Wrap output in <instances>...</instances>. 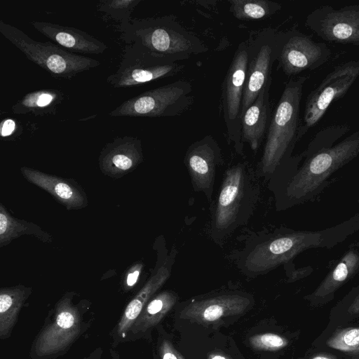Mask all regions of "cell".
<instances>
[{"instance_id":"14","label":"cell","mask_w":359,"mask_h":359,"mask_svg":"<svg viewBox=\"0 0 359 359\" xmlns=\"http://www.w3.org/2000/svg\"><path fill=\"white\" fill-rule=\"evenodd\" d=\"M306 25L327 41L359 46V5L321 6L307 15Z\"/></svg>"},{"instance_id":"19","label":"cell","mask_w":359,"mask_h":359,"mask_svg":"<svg viewBox=\"0 0 359 359\" xmlns=\"http://www.w3.org/2000/svg\"><path fill=\"white\" fill-rule=\"evenodd\" d=\"M20 172L29 182L48 192L68 210H79L88 205L85 191L74 179L60 177L26 166L22 167Z\"/></svg>"},{"instance_id":"35","label":"cell","mask_w":359,"mask_h":359,"mask_svg":"<svg viewBox=\"0 0 359 359\" xmlns=\"http://www.w3.org/2000/svg\"><path fill=\"white\" fill-rule=\"evenodd\" d=\"M348 311L350 314H359V294L351 304Z\"/></svg>"},{"instance_id":"1","label":"cell","mask_w":359,"mask_h":359,"mask_svg":"<svg viewBox=\"0 0 359 359\" xmlns=\"http://www.w3.org/2000/svg\"><path fill=\"white\" fill-rule=\"evenodd\" d=\"M359 154V130L342 141L306 158L296 168L290 159L277 168L266 182L277 210H285L305 199L332 172Z\"/></svg>"},{"instance_id":"23","label":"cell","mask_w":359,"mask_h":359,"mask_svg":"<svg viewBox=\"0 0 359 359\" xmlns=\"http://www.w3.org/2000/svg\"><path fill=\"white\" fill-rule=\"evenodd\" d=\"M31 293L24 285L2 287L0 290V338L9 337L19 313Z\"/></svg>"},{"instance_id":"36","label":"cell","mask_w":359,"mask_h":359,"mask_svg":"<svg viewBox=\"0 0 359 359\" xmlns=\"http://www.w3.org/2000/svg\"><path fill=\"white\" fill-rule=\"evenodd\" d=\"M311 359H336L333 355L328 353H318Z\"/></svg>"},{"instance_id":"29","label":"cell","mask_w":359,"mask_h":359,"mask_svg":"<svg viewBox=\"0 0 359 359\" xmlns=\"http://www.w3.org/2000/svg\"><path fill=\"white\" fill-rule=\"evenodd\" d=\"M350 130L346 124L332 125L318 131L312 139L306 149L301 154L305 158H309L319 151L331 147L333 144Z\"/></svg>"},{"instance_id":"33","label":"cell","mask_w":359,"mask_h":359,"mask_svg":"<svg viewBox=\"0 0 359 359\" xmlns=\"http://www.w3.org/2000/svg\"><path fill=\"white\" fill-rule=\"evenodd\" d=\"M142 269V263L137 262L128 269L125 279V285L128 289L133 287L136 284Z\"/></svg>"},{"instance_id":"9","label":"cell","mask_w":359,"mask_h":359,"mask_svg":"<svg viewBox=\"0 0 359 359\" xmlns=\"http://www.w3.org/2000/svg\"><path fill=\"white\" fill-rule=\"evenodd\" d=\"M83 328L79 308L66 294L56 304L51 320L41 330L32 348L34 358H48L66 351Z\"/></svg>"},{"instance_id":"26","label":"cell","mask_w":359,"mask_h":359,"mask_svg":"<svg viewBox=\"0 0 359 359\" xmlns=\"http://www.w3.org/2000/svg\"><path fill=\"white\" fill-rule=\"evenodd\" d=\"M230 11L238 20H260L281 8V4L268 0H229Z\"/></svg>"},{"instance_id":"7","label":"cell","mask_w":359,"mask_h":359,"mask_svg":"<svg viewBox=\"0 0 359 359\" xmlns=\"http://www.w3.org/2000/svg\"><path fill=\"white\" fill-rule=\"evenodd\" d=\"M192 86L179 79L149 90L124 101L109 113L110 116L172 117L187 111L194 102Z\"/></svg>"},{"instance_id":"6","label":"cell","mask_w":359,"mask_h":359,"mask_svg":"<svg viewBox=\"0 0 359 359\" xmlns=\"http://www.w3.org/2000/svg\"><path fill=\"white\" fill-rule=\"evenodd\" d=\"M0 32L29 60L55 78L69 79L100 65L98 60L69 52L52 42L35 41L19 28L2 20Z\"/></svg>"},{"instance_id":"21","label":"cell","mask_w":359,"mask_h":359,"mask_svg":"<svg viewBox=\"0 0 359 359\" xmlns=\"http://www.w3.org/2000/svg\"><path fill=\"white\" fill-rule=\"evenodd\" d=\"M272 79L263 88L255 101L247 109L241 118L242 142L248 144L257 153L269 130L272 112L269 101V89Z\"/></svg>"},{"instance_id":"2","label":"cell","mask_w":359,"mask_h":359,"mask_svg":"<svg viewBox=\"0 0 359 359\" xmlns=\"http://www.w3.org/2000/svg\"><path fill=\"white\" fill-rule=\"evenodd\" d=\"M260 196L259 179L251 164L243 161L229 165L211 202L208 226L210 239L222 247L238 229L249 222Z\"/></svg>"},{"instance_id":"15","label":"cell","mask_w":359,"mask_h":359,"mask_svg":"<svg viewBox=\"0 0 359 359\" xmlns=\"http://www.w3.org/2000/svg\"><path fill=\"white\" fill-rule=\"evenodd\" d=\"M183 162L194 191L203 193L211 203L216 174L224 164L222 151L217 141L211 135H207L193 142L187 149Z\"/></svg>"},{"instance_id":"4","label":"cell","mask_w":359,"mask_h":359,"mask_svg":"<svg viewBox=\"0 0 359 359\" xmlns=\"http://www.w3.org/2000/svg\"><path fill=\"white\" fill-rule=\"evenodd\" d=\"M306 79H292L285 84L272 114L262 155L255 168L257 177L266 184L275 170L292 158L298 142L300 104Z\"/></svg>"},{"instance_id":"20","label":"cell","mask_w":359,"mask_h":359,"mask_svg":"<svg viewBox=\"0 0 359 359\" xmlns=\"http://www.w3.org/2000/svg\"><path fill=\"white\" fill-rule=\"evenodd\" d=\"M32 27L57 45L77 54H101L107 46L91 34L79 29L49 22L34 20Z\"/></svg>"},{"instance_id":"3","label":"cell","mask_w":359,"mask_h":359,"mask_svg":"<svg viewBox=\"0 0 359 359\" xmlns=\"http://www.w3.org/2000/svg\"><path fill=\"white\" fill-rule=\"evenodd\" d=\"M239 236L238 248L226 257L237 269L250 278L266 274L289 262L309 244V234L285 227L246 229Z\"/></svg>"},{"instance_id":"31","label":"cell","mask_w":359,"mask_h":359,"mask_svg":"<svg viewBox=\"0 0 359 359\" xmlns=\"http://www.w3.org/2000/svg\"><path fill=\"white\" fill-rule=\"evenodd\" d=\"M250 345L255 349L263 351H277L285 347L287 340L274 333H263L252 336L250 339Z\"/></svg>"},{"instance_id":"5","label":"cell","mask_w":359,"mask_h":359,"mask_svg":"<svg viewBox=\"0 0 359 359\" xmlns=\"http://www.w3.org/2000/svg\"><path fill=\"white\" fill-rule=\"evenodd\" d=\"M122 35L127 44L137 43L162 65L177 63L208 50L199 38L184 28L172 15L132 19L130 28Z\"/></svg>"},{"instance_id":"11","label":"cell","mask_w":359,"mask_h":359,"mask_svg":"<svg viewBox=\"0 0 359 359\" xmlns=\"http://www.w3.org/2000/svg\"><path fill=\"white\" fill-rule=\"evenodd\" d=\"M359 77V60L334 67L307 96L298 141L322 118L330 105L348 91Z\"/></svg>"},{"instance_id":"27","label":"cell","mask_w":359,"mask_h":359,"mask_svg":"<svg viewBox=\"0 0 359 359\" xmlns=\"http://www.w3.org/2000/svg\"><path fill=\"white\" fill-rule=\"evenodd\" d=\"M141 0H101L97 10L104 20H112L119 24L120 32L125 33L131 25V13Z\"/></svg>"},{"instance_id":"32","label":"cell","mask_w":359,"mask_h":359,"mask_svg":"<svg viewBox=\"0 0 359 359\" xmlns=\"http://www.w3.org/2000/svg\"><path fill=\"white\" fill-rule=\"evenodd\" d=\"M158 351L161 359H184L168 339L161 341Z\"/></svg>"},{"instance_id":"30","label":"cell","mask_w":359,"mask_h":359,"mask_svg":"<svg viewBox=\"0 0 359 359\" xmlns=\"http://www.w3.org/2000/svg\"><path fill=\"white\" fill-rule=\"evenodd\" d=\"M327 344L334 349L348 353H359V327L336 330Z\"/></svg>"},{"instance_id":"28","label":"cell","mask_w":359,"mask_h":359,"mask_svg":"<svg viewBox=\"0 0 359 359\" xmlns=\"http://www.w3.org/2000/svg\"><path fill=\"white\" fill-rule=\"evenodd\" d=\"M359 265V257L350 252L339 262L313 294L315 297H325L333 292Z\"/></svg>"},{"instance_id":"10","label":"cell","mask_w":359,"mask_h":359,"mask_svg":"<svg viewBox=\"0 0 359 359\" xmlns=\"http://www.w3.org/2000/svg\"><path fill=\"white\" fill-rule=\"evenodd\" d=\"M184 66L178 63L162 65L145 48L133 42L128 43L116 72L107 78L115 88L140 86L179 74Z\"/></svg>"},{"instance_id":"16","label":"cell","mask_w":359,"mask_h":359,"mask_svg":"<svg viewBox=\"0 0 359 359\" xmlns=\"http://www.w3.org/2000/svg\"><path fill=\"white\" fill-rule=\"evenodd\" d=\"M332 52L325 43L316 42L299 32H286L278 57L279 65L287 76L315 69L327 62Z\"/></svg>"},{"instance_id":"8","label":"cell","mask_w":359,"mask_h":359,"mask_svg":"<svg viewBox=\"0 0 359 359\" xmlns=\"http://www.w3.org/2000/svg\"><path fill=\"white\" fill-rule=\"evenodd\" d=\"M248 64V43L238 45L222 87V105L227 141L238 155L244 156L241 108Z\"/></svg>"},{"instance_id":"22","label":"cell","mask_w":359,"mask_h":359,"mask_svg":"<svg viewBox=\"0 0 359 359\" xmlns=\"http://www.w3.org/2000/svg\"><path fill=\"white\" fill-rule=\"evenodd\" d=\"M177 299V294L171 290H164L154 295L133 324L128 332L129 337L131 339L141 337L157 325L172 309Z\"/></svg>"},{"instance_id":"17","label":"cell","mask_w":359,"mask_h":359,"mask_svg":"<svg viewBox=\"0 0 359 359\" xmlns=\"http://www.w3.org/2000/svg\"><path fill=\"white\" fill-rule=\"evenodd\" d=\"M251 298L241 293H222L194 300L185 306L180 316L200 324H210L223 318L243 313Z\"/></svg>"},{"instance_id":"13","label":"cell","mask_w":359,"mask_h":359,"mask_svg":"<svg viewBox=\"0 0 359 359\" xmlns=\"http://www.w3.org/2000/svg\"><path fill=\"white\" fill-rule=\"evenodd\" d=\"M155 244L157 251L156 267L147 283L126 306L114 330V336L117 339L126 337L143 308L171 276L177 255V248L172 246L168 251L163 236L156 239Z\"/></svg>"},{"instance_id":"34","label":"cell","mask_w":359,"mask_h":359,"mask_svg":"<svg viewBox=\"0 0 359 359\" xmlns=\"http://www.w3.org/2000/svg\"><path fill=\"white\" fill-rule=\"evenodd\" d=\"M16 128L15 121L11 118L3 120L0 125V135L2 137H6L13 134Z\"/></svg>"},{"instance_id":"12","label":"cell","mask_w":359,"mask_h":359,"mask_svg":"<svg viewBox=\"0 0 359 359\" xmlns=\"http://www.w3.org/2000/svg\"><path fill=\"white\" fill-rule=\"evenodd\" d=\"M286 33L266 30L248 43V64L243 91L241 118L255 101L263 88L272 79L274 62L278 60Z\"/></svg>"},{"instance_id":"24","label":"cell","mask_w":359,"mask_h":359,"mask_svg":"<svg viewBox=\"0 0 359 359\" xmlns=\"http://www.w3.org/2000/svg\"><path fill=\"white\" fill-rule=\"evenodd\" d=\"M63 99V93L57 89L37 90L27 93L12 106L11 111L15 114H55Z\"/></svg>"},{"instance_id":"18","label":"cell","mask_w":359,"mask_h":359,"mask_svg":"<svg viewBox=\"0 0 359 359\" xmlns=\"http://www.w3.org/2000/svg\"><path fill=\"white\" fill-rule=\"evenodd\" d=\"M142 141L137 137H117L101 150L98 163L106 176L118 179L134 171L143 161Z\"/></svg>"},{"instance_id":"37","label":"cell","mask_w":359,"mask_h":359,"mask_svg":"<svg viewBox=\"0 0 359 359\" xmlns=\"http://www.w3.org/2000/svg\"><path fill=\"white\" fill-rule=\"evenodd\" d=\"M209 359H230L228 357H226L221 354H211L209 357Z\"/></svg>"},{"instance_id":"25","label":"cell","mask_w":359,"mask_h":359,"mask_svg":"<svg viewBox=\"0 0 359 359\" xmlns=\"http://www.w3.org/2000/svg\"><path fill=\"white\" fill-rule=\"evenodd\" d=\"M23 235L33 236L43 243H50L53 237L36 224L14 217L0 204V247L8 245Z\"/></svg>"}]
</instances>
